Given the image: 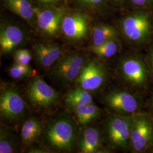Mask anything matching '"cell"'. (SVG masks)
Returning a JSON list of instances; mask_svg holds the SVG:
<instances>
[{
    "label": "cell",
    "instance_id": "cell-1",
    "mask_svg": "<svg viewBox=\"0 0 153 153\" xmlns=\"http://www.w3.org/2000/svg\"><path fill=\"white\" fill-rule=\"evenodd\" d=\"M44 133L49 148L60 152L71 151L78 140L76 125L67 115H61L50 121Z\"/></svg>",
    "mask_w": 153,
    "mask_h": 153
},
{
    "label": "cell",
    "instance_id": "cell-2",
    "mask_svg": "<svg viewBox=\"0 0 153 153\" xmlns=\"http://www.w3.org/2000/svg\"><path fill=\"white\" fill-rule=\"evenodd\" d=\"M134 118L129 116L115 115L105 123V136L112 148L126 149L131 146V133Z\"/></svg>",
    "mask_w": 153,
    "mask_h": 153
},
{
    "label": "cell",
    "instance_id": "cell-3",
    "mask_svg": "<svg viewBox=\"0 0 153 153\" xmlns=\"http://www.w3.org/2000/svg\"><path fill=\"white\" fill-rule=\"evenodd\" d=\"M85 57L78 53H70L60 57L52 66L51 74L62 84H69L76 81L85 62Z\"/></svg>",
    "mask_w": 153,
    "mask_h": 153
},
{
    "label": "cell",
    "instance_id": "cell-4",
    "mask_svg": "<svg viewBox=\"0 0 153 153\" xmlns=\"http://www.w3.org/2000/svg\"><path fill=\"white\" fill-rule=\"evenodd\" d=\"M107 78V73L102 64L95 60L86 61L76 79V87L88 91L99 89Z\"/></svg>",
    "mask_w": 153,
    "mask_h": 153
},
{
    "label": "cell",
    "instance_id": "cell-5",
    "mask_svg": "<svg viewBox=\"0 0 153 153\" xmlns=\"http://www.w3.org/2000/svg\"><path fill=\"white\" fill-rule=\"evenodd\" d=\"M25 103L16 88L7 87L1 92L0 114L2 119L9 122L16 121L24 115Z\"/></svg>",
    "mask_w": 153,
    "mask_h": 153
},
{
    "label": "cell",
    "instance_id": "cell-6",
    "mask_svg": "<svg viewBox=\"0 0 153 153\" xmlns=\"http://www.w3.org/2000/svg\"><path fill=\"white\" fill-rule=\"evenodd\" d=\"M28 98L34 105L40 108H48L55 104L59 95L40 76L33 77L27 88Z\"/></svg>",
    "mask_w": 153,
    "mask_h": 153
},
{
    "label": "cell",
    "instance_id": "cell-7",
    "mask_svg": "<svg viewBox=\"0 0 153 153\" xmlns=\"http://www.w3.org/2000/svg\"><path fill=\"white\" fill-rule=\"evenodd\" d=\"M122 31L133 42H141L148 36L151 25L147 16L138 13L126 17L122 22Z\"/></svg>",
    "mask_w": 153,
    "mask_h": 153
},
{
    "label": "cell",
    "instance_id": "cell-8",
    "mask_svg": "<svg viewBox=\"0 0 153 153\" xmlns=\"http://www.w3.org/2000/svg\"><path fill=\"white\" fill-rule=\"evenodd\" d=\"M104 103L110 109L120 114H131L138 108V100L131 93L124 90H114L105 95Z\"/></svg>",
    "mask_w": 153,
    "mask_h": 153
},
{
    "label": "cell",
    "instance_id": "cell-9",
    "mask_svg": "<svg viewBox=\"0 0 153 153\" xmlns=\"http://www.w3.org/2000/svg\"><path fill=\"white\" fill-rule=\"evenodd\" d=\"M152 123L147 117L140 116L134 118L131 133V148L141 152L148 148L153 137Z\"/></svg>",
    "mask_w": 153,
    "mask_h": 153
},
{
    "label": "cell",
    "instance_id": "cell-10",
    "mask_svg": "<svg viewBox=\"0 0 153 153\" xmlns=\"http://www.w3.org/2000/svg\"><path fill=\"white\" fill-rule=\"evenodd\" d=\"M34 13L39 27L43 33L51 36L57 33L63 19L62 10L47 9L41 10L34 8Z\"/></svg>",
    "mask_w": 153,
    "mask_h": 153
},
{
    "label": "cell",
    "instance_id": "cell-11",
    "mask_svg": "<svg viewBox=\"0 0 153 153\" xmlns=\"http://www.w3.org/2000/svg\"><path fill=\"white\" fill-rule=\"evenodd\" d=\"M61 28L66 37L74 40L84 38L88 33L86 18L81 13H74L63 18Z\"/></svg>",
    "mask_w": 153,
    "mask_h": 153
},
{
    "label": "cell",
    "instance_id": "cell-12",
    "mask_svg": "<svg viewBox=\"0 0 153 153\" xmlns=\"http://www.w3.org/2000/svg\"><path fill=\"white\" fill-rule=\"evenodd\" d=\"M121 74L128 82L134 85H140L146 79V71L141 61L128 58L123 61L120 65Z\"/></svg>",
    "mask_w": 153,
    "mask_h": 153
},
{
    "label": "cell",
    "instance_id": "cell-13",
    "mask_svg": "<svg viewBox=\"0 0 153 153\" xmlns=\"http://www.w3.org/2000/svg\"><path fill=\"white\" fill-rule=\"evenodd\" d=\"M101 138L98 129L94 126H88L82 129L77 140L79 153H93L100 147Z\"/></svg>",
    "mask_w": 153,
    "mask_h": 153
},
{
    "label": "cell",
    "instance_id": "cell-14",
    "mask_svg": "<svg viewBox=\"0 0 153 153\" xmlns=\"http://www.w3.org/2000/svg\"><path fill=\"white\" fill-rule=\"evenodd\" d=\"M23 38L22 30L16 26L8 25L2 28L0 33L1 52H10L22 43Z\"/></svg>",
    "mask_w": 153,
    "mask_h": 153
},
{
    "label": "cell",
    "instance_id": "cell-15",
    "mask_svg": "<svg viewBox=\"0 0 153 153\" xmlns=\"http://www.w3.org/2000/svg\"><path fill=\"white\" fill-rule=\"evenodd\" d=\"M36 60L44 68L53 65L61 57L62 50L57 45L40 43L34 47Z\"/></svg>",
    "mask_w": 153,
    "mask_h": 153
},
{
    "label": "cell",
    "instance_id": "cell-16",
    "mask_svg": "<svg viewBox=\"0 0 153 153\" xmlns=\"http://www.w3.org/2000/svg\"><path fill=\"white\" fill-rule=\"evenodd\" d=\"M42 131V126L35 117H30L25 121L22 126L21 138L24 148H27L35 141Z\"/></svg>",
    "mask_w": 153,
    "mask_h": 153
},
{
    "label": "cell",
    "instance_id": "cell-17",
    "mask_svg": "<svg viewBox=\"0 0 153 153\" xmlns=\"http://www.w3.org/2000/svg\"><path fill=\"white\" fill-rule=\"evenodd\" d=\"M65 103L73 109L78 106L93 103V97L88 91L76 87L67 94Z\"/></svg>",
    "mask_w": 153,
    "mask_h": 153
},
{
    "label": "cell",
    "instance_id": "cell-18",
    "mask_svg": "<svg viewBox=\"0 0 153 153\" xmlns=\"http://www.w3.org/2000/svg\"><path fill=\"white\" fill-rule=\"evenodd\" d=\"M78 122L82 125H86L98 116L100 109L94 103L85 104L73 108Z\"/></svg>",
    "mask_w": 153,
    "mask_h": 153
},
{
    "label": "cell",
    "instance_id": "cell-19",
    "mask_svg": "<svg viewBox=\"0 0 153 153\" xmlns=\"http://www.w3.org/2000/svg\"><path fill=\"white\" fill-rule=\"evenodd\" d=\"M6 5L13 12L26 20L33 18L34 9L28 0H6Z\"/></svg>",
    "mask_w": 153,
    "mask_h": 153
},
{
    "label": "cell",
    "instance_id": "cell-20",
    "mask_svg": "<svg viewBox=\"0 0 153 153\" xmlns=\"http://www.w3.org/2000/svg\"><path fill=\"white\" fill-rule=\"evenodd\" d=\"M117 32L114 28L108 25H100L93 28L92 39L93 45H99L113 40L116 37Z\"/></svg>",
    "mask_w": 153,
    "mask_h": 153
},
{
    "label": "cell",
    "instance_id": "cell-21",
    "mask_svg": "<svg viewBox=\"0 0 153 153\" xmlns=\"http://www.w3.org/2000/svg\"><path fill=\"white\" fill-rule=\"evenodd\" d=\"M90 50L100 57L108 58L117 52V44L113 39L99 45H92Z\"/></svg>",
    "mask_w": 153,
    "mask_h": 153
},
{
    "label": "cell",
    "instance_id": "cell-22",
    "mask_svg": "<svg viewBox=\"0 0 153 153\" xmlns=\"http://www.w3.org/2000/svg\"><path fill=\"white\" fill-rule=\"evenodd\" d=\"M15 142L11 134L4 128H1L0 153L15 152Z\"/></svg>",
    "mask_w": 153,
    "mask_h": 153
},
{
    "label": "cell",
    "instance_id": "cell-23",
    "mask_svg": "<svg viewBox=\"0 0 153 153\" xmlns=\"http://www.w3.org/2000/svg\"><path fill=\"white\" fill-rule=\"evenodd\" d=\"M31 71V69L29 65H24L16 62L10 68L9 73L13 78L21 79L27 76Z\"/></svg>",
    "mask_w": 153,
    "mask_h": 153
},
{
    "label": "cell",
    "instance_id": "cell-24",
    "mask_svg": "<svg viewBox=\"0 0 153 153\" xmlns=\"http://www.w3.org/2000/svg\"><path fill=\"white\" fill-rule=\"evenodd\" d=\"M32 56L27 49H20L16 52L14 59L16 62L24 65H28L31 60Z\"/></svg>",
    "mask_w": 153,
    "mask_h": 153
},
{
    "label": "cell",
    "instance_id": "cell-25",
    "mask_svg": "<svg viewBox=\"0 0 153 153\" xmlns=\"http://www.w3.org/2000/svg\"><path fill=\"white\" fill-rule=\"evenodd\" d=\"M48 150H46L45 149H42V148H39L38 146H36L35 148L33 147L31 148L29 150L30 153H50L51 152H48Z\"/></svg>",
    "mask_w": 153,
    "mask_h": 153
},
{
    "label": "cell",
    "instance_id": "cell-26",
    "mask_svg": "<svg viewBox=\"0 0 153 153\" xmlns=\"http://www.w3.org/2000/svg\"><path fill=\"white\" fill-rule=\"evenodd\" d=\"M79 1L83 3L90 4V5H97L102 1V0H79Z\"/></svg>",
    "mask_w": 153,
    "mask_h": 153
},
{
    "label": "cell",
    "instance_id": "cell-27",
    "mask_svg": "<svg viewBox=\"0 0 153 153\" xmlns=\"http://www.w3.org/2000/svg\"><path fill=\"white\" fill-rule=\"evenodd\" d=\"M148 0H131L133 4L141 6L144 5Z\"/></svg>",
    "mask_w": 153,
    "mask_h": 153
},
{
    "label": "cell",
    "instance_id": "cell-28",
    "mask_svg": "<svg viewBox=\"0 0 153 153\" xmlns=\"http://www.w3.org/2000/svg\"><path fill=\"white\" fill-rule=\"evenodd\" d=\"M40 1H41L42 2H44V3H48V2H52L56 1L57 0H39Z\"/></svg>",
    "mask_w": 153,
    "mask_h": 153
},
{
    "label": "cell",
    "instance_id": "cell-29",
    "mask_svg": "<svg viewBox=\"0 0 153 153\" xmlns=\"http://www.w3.org/2000/svg\"><path fill=\"white\" fill-rule=\"evenodd\" d=\"M152 68H153V53L152 55Z\"/></svg>",
    "mask_w": 153,
    "mask_h": 153
},
{
    "label": "cell",
    "instance_id": "cell-30",
    "mask_svg": "<svg viewBox=\"0 0 153 153\" xmlns=\"http://www.w3.org/2000/svg\"></svg>",
    "mask_w": 153,
    "mask_h": 153
}]
</instances>
